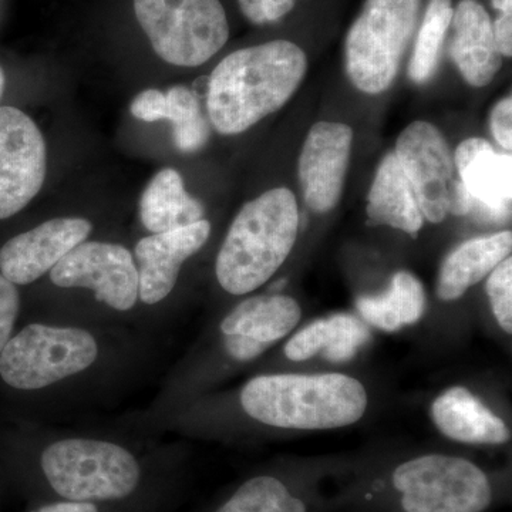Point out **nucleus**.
<instances>
[{
  "label": "nucleus",
  "instance_id": "obj_10",
  "mask_svg": "<svg viewBox=\"0 0 512 512\" xmlns=\"http://www.w3.org/2000/svg\"><path fill=\"white\" fill-rule=\"evenodd\" d=\"M46 171L45 138L35 121L15 107H0V220L39 194Z\"/></svg>",
  "mask_w": 512,
  "mask_h": 512
},
{
  "label": "nucleus",
  "instance_id": "obj_4",
  "mask_svg": "<svg viewBox=\"0 0 512 512\" xmlns=\"http://www.w3.org/2000/svg\"><path fill=\"white\" fill-rule=\"evenodd\" d=\"M420 0H367L346 39V73L357 90L386 92L419 18Z\"/></svg>",
  "mask_w": 512,
  "mask_h": 512
},
{
  "label": "nucleus",
  "instance_id": "obj_22",
  "mask_svg": "<svg viewBox=\"0 0 512 512\" xmlns=\"http://www.w3.org/2000/svg\"><path fill=\"white\" fill-rule=\"evenodd\" d=\"M140 217L151 234H160L204 220V207L185 190L178 171L164 168L141 195Z\"/></svg>",
  "mask_w": 512,
  "mask_h": 512
},
{
  "label": "nucleus",
  "instance_id": "obj_34",
  "mask_svg": "<svg viewBox=\"0 0 512 512\" xmlns=\"http://www.w3.org/2000/svg\"><path fill=\"white\" fill-rule=\"evenodd\" d=\"M493 6L500 13H512V0H493Z\"/></svg>",
  "mask_w": 512,
  "mask_h": 512
},
{
  "label": "nucleus",
  "instance_id": "obj_24",
  "mask_svg": "<svg viewBox=\"0 0 512 512\" xmlns=\"http://www.w3.org/2000/svg\"><path fill=\"white\" fill-rule=\"evenodd\" d=\"M356 305L367 323L386 332H396L403 325H413L423 318L426 292L416 276L402 271L393 276L383 295L362 296Z\"/></svg>",
  "mask_w": 512,
  "mask_h": 512
},
{
  "label": "nucleus",
  "instance_id": "obj_17",
  "mask_svg": "<svg viewBox=\"0 0 512 512\" xmlns=\"http://www.w3.org/2000/svg\"><path fill=\"white\" fill-rule=\"evenodd\" d=\"M431 417L448 439L467 444H504L510 429L466 387H453L434 400Z\"/></svg>",
  "mask_w": 512,
  "mask_h": 512
},
{
  "label": "nucleus",
  "instance_id": "obj_18",
  "mask_svg": "<svg viewBox=\"0 0 512 512\" xmlns=\"http://www.w3.org/2000/svg\"><path fill=\"white\" fill-rule=\"evenodd\" d=\"M130 111L146 123L171 121L175 146L183 153L201 150L210 140V126L201 113L197 96L188 87L174 86L167 93L144 90L131 101Z\"/></svg>",
  "mask_w": 512,
  "mask_h": 512
},
{
  "label": "nucleus",
  "instance_id": "obj_16",
  "mask_svg": "<svg viewBox=\"0 0 512 512\" xmlns=\"http://www.w3.org/2000/svg\"><path fill=\"white\" fill-rule=\"evenodd\" d=\"M450 55L470 86L485 87L503 67L495 45L493 20L477 0H461L453 12Z\"/></svg>",
  "mask_w": 512,
  "mask_h": 512
},
{
  "label": "nucleus",
  "instance_id": "obj_9",
  "mask_svg": "<svg viewBox=\"0 0 512 512\" xmlns=\"http://www.w3.org/2000/svg\"><path fill=\"white\" fill-rule=\"evenodd\" d=\"M394 156L412 185L424 220H446L458 175L446 138L427 121H414L397 138Z\"/></svg>",
  "mask_w": 512,
  "mask_h": 512
},
{
  "label": "nucleus",
  "instance_id": "obj_3",
  "mask_svg": "<svg viewBox=\"0 0 512 512\" xmlns=\"http://www.w3.org/2000/svg\"><path fill=\"white\" fill-rule=\"evenodd\" d=\"M299 208L288 188H274L239 211L218 254L217 279L231 295L266 284L295 247Z\"/></svg>",
  "mask_w": 512,
  "mask_h": 512
},
{
  "label": "nucleus",
  "instance_id": "obj_21",
  "mask_svg": "<svg viewBox=\"0 0 512 512\" xmlns=\"http://www.w3.org/2000/svg\"><path fill=\"white\" fill-rule=\"evenodd\" d=\"M370 339V332L362 320L348 313H338L328 319H319L292 336L286 343L285 355L293 362L311 359L323 353L333 363L353 359Z\"/></svg>",
  "mask_w": 512,
  "mask_h": 512
},
{
  "label": "nucleus",
  "instance_id": "obj_5",
  "mask_svg": "<svg viewBox=\"0 0 512 512\" xmlns=\"http://www.w3.org/2000/svg\"><path fill=\"white\" fill-rule=\"evenodd\" d=\"M43 473L69 501L120 500L136 490L140 467L123 447L107 441H57L42 456Z\"/></svg>",
  "mask_w": 512,
  "mask_h": 512
},
{
  "label": "nucleus",
  "instance_id": "obj_11",
  "mask_svg": "<svg viewBox=\"0 0 512 512\" xmlns=\"http://www.w3.org/2000/svg\"><path fill=\"white\" fill-rule=\"evenodd\" d=\"M60 288H87L99 302L130 311L138 299V271L127 248L109 242H82L50 271Z\"/></svg>",
  "mask_w": 512,
  "mask_h": 512
},
{
  "label": "nucleus",
  "instance_id": "obj_6",
  "mask_svg": "<svg viewBox=\"0 0 512 512\" xmlns=\"http://www.w3.org/2000/svg\"><path fill=\"white\" fill-rule=\"evenodd\" d=\"M134 12L154 52L174 66H201L228 42L220 0H134Z\"/></svg>",
  "mask_w": 512,
  "mask_h": 512
},
{
  "label": "nucleus",
  "instance_id": "obj_26",
  "mask_svg": "<svg viewBox=\"0 0 512 512\" xmlns=\"http://www.w3.org/2000/svg\"><path fill=\"white\" fill-rule=\"evenodd\" d=\"M217 512H306V508L281 481L256 477L241 485Z\"/></svg>",
  "mask_w": 512,
  "mask_h": 512
},
{
  "label": "nucleus",
  "instance_id": "obj_13",
  "mask_svg": "<svg viewBox=\"0 0 512 512\" xmlns=\"http://www.w3.org/2000/svg\"><path fill=\"white\" fill-rule=\"evenodd\" d=\"M454 165L470 195L468 215L484 224L510 220L512 157L500 154L484 138H468L457 147Z\"/></svg>",
  "mask_w": 512,
  "mask_h": 512
},
{
  "label": "nucleus",
  "instance_id": "obj_29",
  "mask_svg": "<svg viewBox=\"0 0 512 512\" xmlns=\"http://www.w3.org/2000/svg\"><path fill=\"white\" fill-rule=\"evenodd\" d=\"M20 298L15 284L0 274V352L9 342L18 318Z\"/></svg>",
  "mask_w": 512,
  "mask_h": 512
},
{
  "label": "nucleus",
  "instance_id": "obj_2",
  "mask_svg": "<svg viewBox=\"0 0 512 512\" xmlns=\"http://www.w3.org/2000/svg\"><path fill=\"white\" fill-rule=\"evenodd\" d=\"M241 404L268 426L329 430L362 419L367 393L359 380L340 373L259 376L242 389Z\"/></svg>",
  "mask_w": 512,
  "mask_h": 512
},
{
  "label": "nucleus",
  "instance_id": "obj_35",
  "mask_svg": "<svg viewBox=\"0 0 512 512\" xmlns=\"http://www.w3.org/2000/svg\"><path fill=\"white\" fill-rule=\"evenodd\" d=\"M3 90H5V73H3L2 67H0V99H2Z\"/></svg>",
  "mask_w": 512,
  "mask_h": 512
},
{
  "label": "nucleus",
  "instance_id": "obj_25",
  "mask_svg": "<svg viewBox=\"0 0 512 512\" xmlns=\"http://www.w3.org/2000/svg\"><path fill=\"white\" fill-rule=\"evenodd\" d=\"M453 12L451 0H430L409 63V76L414 83L429 82L436 73Z\"/></svg>",
  "mask_w": 512,
  "mask_h": 512
},
{
  "label": "nucleus",
  "instance_id": "obj_20",
  "mask_svg": "<svg viewBox=\"0 0 512 512\" xmlns=\"http://www.w3.org/2000/svg\"><path fill=\"white\" fill-rule=\"evenodd\" d=\"M367 217L376 225H387L416 237L424 225L419 202L394 153L387 154L377 168L367 198Z\"/></svg>",
  "mask_w": 512,
  "mask_h": 512
},
{
  "label": "nucleus",
  "instance_id": "obj_15",
  "mask_svg": "<svg viewBox=\"0 0 512 512\" xmlns=\"http://www.w3.org/2000/svg\"><path fill=\"white\" fill-rule=\"evenodd\" d=\"M210 234V222L202 220L138 241L136 259L141 301L156 305L167 298L177 284L181 266L204 247Z\"/></svg>",
  "mask_w": 512,
  "mask_h": 512
},
{
  "label": "nucleus",
  "instance_id": "obj_31",
  "mask_svg": "<svg viewBox=\"0 0 512 512\" xmlns=\"http://www.w3.org/2000/svg\"><path fill=\"white\" fill-rule=\"evenodd\" d=\"M225 349L229 355L239 362H248V360L255 359L265 352L268 346L264 343L256 342V340L247 338L242 335H224Z\"/></svg>",
  "mask_w": 512,
  "mask_h": 512
},
{
  "label": "nucleus",
  "instance_id": "obj_32",
  "mask_svg": "<svg viewBox=\"0 0 512 512\" xmlns=\"http://www.w3.org/2000/svg\"><path fill=\"white\" fill-rule=\"evenodd\" d=\"M495 45L503 57L512 55V13H500L493 22Z\"/></svg>",
  "mask_w": 512,
  "mask_h": 512
},
{
  "label": "nucleus",
  "instance_id": "obj_33",
  "mask_svg": "<svg viewBox=\"0 0 512 512\" xmlns=\"http://www.w3.org/2000/svg\"><path fill=\"white\" fill-rule=\"evenodd\" d=\"M35 512H97V507L93 503H84V501H66V503L46 505Z\"/></svg>",
  "mask_w": 512,
  "mask_h": 512
},
{
  "label": "nucleus",
  "instance_id": "obj_8",
  "mask_svg": "<svg viewBox=\"0 0 512 512\" xmlns=\"http://www.w3.org/2000/svg\"><path fill=\"white\" fill-rule=\"evenodd\" d=\"M393 484L406 512H484L493 501L487 476L460 457L414 458L396 468Z\"/></svg>",
  "mask_w": 512,
  "mask_h": 512
},
{
  "label": "nucleus",
  "instance_id": "obj_30",
  "mask_svg": "<svg viewBox=\"0 0 512 512\" xmlns=\"http://www.w3.org/2000/svg\"><path fill=\"white\" fill-rule=\"evenodd\" d=\"M491 131L497 143L508 153L512 150V100L505 97L491 114Z\"/></svg>",
  "mask_w": 512,
  "mask_h": 512
},
{
  "label": "nucleus",
  "instance_id": "obj_19",
  "mask_svg": "<svg viewBox=\"0 0 512 512\" xmlns=\"http://www.w3.org/2000/svg\"><path fill=\"white\" fill-rule=\"evenodd\" d=\"M511 249V231L464 242L444 259L437 281V296L441 301H457L508 258Z\"/></svg>",
  "mask_w": 512,
  "mask_h": 512
},
{
  "label": "nucleus",
  "instance_id": "obj_1",
  "mask_svg": "<svg viewBox=\"0 0 512 512\" xmlns=\"http://www.w3.org/2000/svg\"><path fill=\"white\" fill-rule=\"evenodd\" d=\"M308 69L305 52L288 40H274L225 57L208 82L212 126L237 136L282 109Z\"/></svg>",
  "mask_w": 512,
  "mask_h": 512
},
{
  "label": "nucleus",
  "instance_id": "obj_12",
  "mask_svg": "<svg viewBox=\"0 0 512 512\" xmlns=\"http://www.w3.org/2000/svg\"><path fill=\"white\" fill-rule=\"evenodd\" d=\"M352 128L319 121L309 131L299 157V181L311 210L325 214L338 205L348 174Z\"/></svg>",
  "mask_w": 512,
  "mask_h": 512
},
{
  "label": "nucleus",
  "instance_id": "obj_7",
  "mask_svg": "<svg viewBox=\"0 0 512 512\" xmlns=\"http://www.w3.org/2000/svg\"><path fill=\"white\" fill-rule=\"evenodd\" d=\"M97 352L96 340L86 330L35 323L0 352V376L15 389H43L92 366Z\"/></svg>",
  "mask_w": 512,
  "mask_h": 512
},
{
  "label": "nucleus",
  "instance_id": "obj_23",
  "mask_svg": "<svg viewBox=\"0 0 512 512\" xmlns=\"http://www.w3.org/2000/svg\"><path fill=\"white\" fill-rule=\"evenodd\" d=\"M301 306L285 295L254 296L222 320L224 335H242L269 346L284 339L301 320Z\"/></svg>",
  "mask_w": 512,
  "mask_h": 512
},
{
  "label": "nucleus",
  "instance_id": "obj_27",
  "mask_svg": "<svg viewBox=\"0 0 512 512\" xmlns=\"http://www.w3.org/2000/svg\"><path fill=\"white\" fill-rule=\"evenodd\" d=\"M488 299L498 325L512 332V259L505 258L497 265L487 281Z\"/></svg>",
  "mask_w": 512,
  "mask_h": 512
},
{
  "label": "nucleus",
  "instance_id": "obj_14",
  "mask_svg": "<svg viewBox=\"0 0 512 512\" xmlns=\"http://www.w3.org/2000/svg\"><path fill=\"white\" fill-rule=\"evenodd\" d=\"M92 222L84 218H55L9 239L0 248V272L15 285H29L89 237Z\"/></svg>",
  "mask_w": 512,
  "mask_h": 512
},
{
  "label": "nucleus",
  "instance_id": "obj_28",
  "mask_svg": "<svg viewBox=\"0 0 512 512\" xmlns=\"http://www.w3.org/2000/svg\"><path fill=\"white\" fill-rule=\"evenodd\" d=\"M296 0H238L245 18L255 25L278 22L295 6Z\"/></svg>",
  "mask_w": 512,
  "mask_h": 512
}]
</instances>
